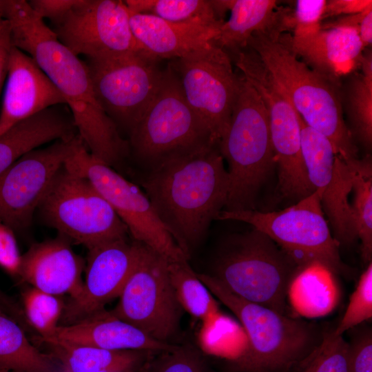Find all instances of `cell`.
<instances>
[{"label": "cell", "mask_w": 372, "mask_h": 372, "mask_svg": "<svg viewBox=\"0 0 372 372\" xmlns=\"http://www.w3.org/2000/svg\"><path fill=\"white\" fill-rule=\"evenodd\" d=\"M65 101L31 56L11 46L0 112V135L19 122Z\"/></svg>", "instance_id": "obj_19"}, {"label": "cell", "mask_w": 372, "mask_h": 372, "mask_svg": "<svg viewBox=\"0 0 372 372\" xmlns=\"http://www.w3.org/2000/svg\"><path fill=\"white\" fill-rule=\"evenodd\" d=\"M348 347L342 335L324 330L320 344L288 372H349Z\"/></svg>", "instance_id": "obj_35"}, {"label": "cell", "mask_w": 372, "mask_h": 372, "mask_svg": "<svg viewBox=\"0 0 372 372\" xmlns=\"http://www.w3.org/2000/svg\"><path fill=\"white\" fill-rule=\"evenodd\" d=\"M0 10L12 45L31 56L63 95L90 153L110 166L118 163L128 145L98 101L85 61L59 41L28 1L0 0Z\"/></svg>", "instance_id": "obj_1"}, {"label": "cell", "mask_w": 372, "mask_h": 372, "mask_svg": "<svg viewBox=\"0 0 372 372\" xmlns=\"http://www.w3.org/2000/svg\"><path fill=\"white\" fill-rule=\"evenodd\" d=\"M47 344L62 343L113 351H146L163 353L176 347L158 341L103 309L68 324H60Z\"/></svg>", "instance_id": "obj_22"}, {"label": "cell", "mask_w": 372, "mask_h": 372, "mask_svg": "<svg viewBox=\"0 0 372 372\" xmlns=\"http://www.w3.org/2000/svg\"><path fill=\"white\" fill-rule=\"evenodd\" d=\"M230 17L223 21L214 43L232 54L247 47L256 32L285 33L286 8L275 0H227Z\"/></svg>", "instance_id": "obj_25"}, {"label": "cell", "mask_w": 372, "mask_h": 372, "mask_svg": "<svg viewBox=\"0 0 372 372\" xmlns=\"http://www.w3.org/2000/svg\"><path fill=\"white\" fill-rule=\"evenodd\" d=\"M168 272L182 309L201 322L220 311L214 295L187 261L168 262Z\"/></svg>", "instance_id": "obj_32"}, {"label": "cell", "mask_w": 372, "mask_h": 372, "mask_svg": "<svg viewBox=\"0 0 372 372\" xmlns=\"http://www.w3.org/2000/svg\"><path fill=\"white\" fill-rule=\"evenodd\" d=\"M59 296L31 287L22 293L24 315L45 342L53 337L65 307Z\"/></svg>", "instance_id": "obj_34"}, {"label": "cell", "mask_w": 372, "mask_h": 372, "mask_svg": "<svg viewBox=\"0 0 372 372\" xmlns=\"http://www.w3.org/2000/svg\"><path fill=\"white\" fill-rule=\"evenodd\" d=\"M148 370V364L146 363L144 364V366L141 369V370L138 372H147Z\"/></svg>", "instance_id": "obj_47"}, {"label": "cell", "mask_w": 372, "mask_h": 372, "mask_svg": "<svg viewBox=\"0 0 372 372\" xmlns=\"http://www.w3.org/2000/svg\"><path fill=\"white\" fill-rule=\"evenodd\" d=\"M141 243L127 238L107 242L88 250L85 278L79 294L65 307L68 324L105 309L118 298L138 260Z\"/></svg>", "instance_id": "obj_18"}, {"label": "cell", "mask_w": 372, "mask_h": 372, "mask_svg": "<svg viewBox=\"0 0 372 372\" xmlns=\"http://www.w3.org/2000/svg\"><path fill=\"white\" fill-rule=\"evenodd\" d=\"M38 209L45 223L60 236L88 250L127 238L129 234L113 207L92 184L64 165Z\"/></svg>", "instance_id": "obj_8"}, {"label": "cell", "mask_w": 372, "mask_h": 372, "mask_svg": "<svg viewBox=\"0 0 372 372\" xmlns=\"http://www.w3.org/2000/svg\"><path fill=\"white\" fill-rule=\"evenodd\" d=\"M201 322L198 339L204 351L222 354L234 350L238 358L247 350L246 333L241 324L234 320L218 311Z\"/></svg>", "instance_id": "obj_33"}, {"label": "cell", "mask_w": 372, "mask_h": 372, "mask_svg": "<svg viewBox=\"0 0 372 372\" xmlns=\"http://www.w3.org/2000/svg\"><path fill=\"white\" fill-rule=\"evenodd\" d=\"M360 72L351 77L347 90L346 109L353 138L367 149L372 143V54L364 51Z\"/></svg>", "instance_id": "obj_29"}, {"label": "cell", "mask_w": 372, "mask_h": 372, "mask_svg": "<svg viewBox=\"0 0 372 372\" xmlns=\"http://www.w3.org/2000/svg\"><path fill=\"white\" fill-rule=\"evenodd\" d=\"M57 140L35 149L0 174V220L13 231L28 228L53 180L80 140Z\"/></svg>", "instance_id": "obj_16"}, {"label": "cell", "mask_w": 372, "mask_h": 372, "mask_svg": "<svg viewBox=\"0 0 372 372\" xmlns=\"http://www.w3.org/2000/svg\"><path fill=\"white\" fill-rule=\"evenodd\" d=\"M372 318V263L361 274L357 287L340 322L333 329L335 335L343 333Z\"/></svg>", "instance_id": "obj_36"}, {"label": "cell", "mask_w": 372, "mask_h": 372, "mask_svg": "<svg viewBox=\"0 0 372 372\" xmlns=\"http://www.w3.org/2000/svg\"><path fill=\"white\" fill-rule=\"evenodd\" d=\"M247 47L256 52L304 122L330 141L335 154L345 161L358 158L336 85L298 59L287 33L256 32Z\"/></svg>", "instance_id": "obj_3"}, {"label": "cell", "mask_w": 372, "mask_h": 372, "mask_svg": "<svg viewBox=\"0 0 372 372\" xmlns=\"http://www.w3.org/2000/svg\"><path fill=\"white\" fill-rule=\"evenodd\" d=\"M30 7L41 18H47L51 23L64 16L77 0H30Z\"/></svg>", "instance_id": "obj_41"}, {"label": "cell", "mask_w": 372, "mask_h": 372, "mask_svg": "<svg viewBox=\"0 0 372 372\" xmlns=\"http://www.w3.org/2000/svg\"><path fill=\"white\" fill-rule=\"evenodd\" d=\"M130 143L136 158L147 170L169 160L218 145L187 103L169 65L150 105L130 131Z\"/></svg>", "instance_id": "obj_7"}, {"label": "cell", "mask_w": 372, "mask_h": 372, "mask_svg": "<svg viewBox=\"0 0 372 372\" xmlns=\"http://www.w3.org/2000/svg\"><path fill=\"white\" fill-rule=\"evenodd\" d=\"M21 259L14 231L0 220V267L9 275L19 277Z\"/></svg>", "instance_id": "obj_40"}, {"label": "cell", "mask_w": 372, "mask_h": 372, "mask_svg": "<svg viewBox=\"0 0 372 372\" xmlns=\"http://www.w3.org/2000/svg\"><path fill=\"white\" fill-rule=\"evenodd\" d=\"M327 0H298L289 14L290 31L294 39L317 33L322 26Z\"/></svg>", "instance_id": "obj_38"}, {"label": "cell", "mask_w": 372, "mask_h": 372, "mask_svg": "<svg viewBox=\"0 0 372 372\" xmlns=\"http://www.w3.org/2000/svg\"><path fill=\"white\" fill-rule=\"evenodd\" d=\"M129 11L147 14L180 23L220 26L224 20L216 15L210 0H126Z\"/></svg>", "instance_id": "obj_31"}, {"label": "cell", "mask_w": 372, "mask_h": 372, "mask_svg": "<svg viewBox=\"0 0 372 372\" xmlns=\"http://www.w3.org/2000/svg\"><path fill=\"white\" fill-rule=\"evenodd\" d=\"M348 344V371L372 372L371 330H362Z\"/></svg>", "instance_id": "obj_39"}, {"label": "cell", "mask_w": 372, "mask_h": 372, "mask_svg": "<svg viewBox=\"0 0 372 372\" xmlns=\"http://www.w3.org/2000/svg\"><path fill=\"white\" fill-rule=\"evenodd\" d=\"M234 61L266 107L280 194L298 200L308 196L315 190L309 180L302 154L298 112L252 49L238 52Z\"/></svg>", "instance_id": "obj_11"}, {"label": "cell", "mask_w": 372, "mask_h": 372, "mask_svg": "<svg viewBox=\"0 0 372 372\" xmlns=\"http://www.w3.org/2000/svg\"><path fill=\"white\" fill-rule=\"evenodd\" d=\"M147 372H210L203 355L192 347H177L149 363Z\"/></svg>", "instance_id": "obj_37"}, {"label": "cell", "mask_w": 372, "mask_h": 372, "mask_svg": "<svg viewBox=\"0 0 372 372\" xmlns=\"http://www.w3.org/2000/svg\"><path fill=\"white\" fill-rule=\"evenodd\" d=\"M85 265L70 241L59 236L34 243L22 255L19 277L33 288L72 299L82 288Z\"/></svg>", "instance_id": "obj_20"}, {"label": "cell", "mask_w": 372, "mask_h": 372, "mask_svg": "<svg viewBox=\"0 0 372 372\" xmlns=\"http://www.w3.org/2000/svg\"><path fill=\"white\" fill-rule=\"evenodd\" d=\"M52 25L61 43L86 59L145 52L134 37L124 1L77 0Z\"/></svg>", "instance_id": "obj_15"}, {"label": "cell", "mask_w": 372, "mask_h": 372, "mask_svg": "<svg viewBox=\"0 0 372 372\" xmlns=\"http://www.w3.org/2000/svg\"><path fill=\"white\" fill-rule=\"evenodd\" d=\"M48 345L61 372H138L154 353L62 343Z\"/></svg>", "instance_id": "obj_27"}, {"label": "cell", "mask_w": 372, "mask_h": 372, "mask_svg": "<svg viewBox=\"0 0 372 372\" xmlns=\"http://www.w3.org/2000/svg\"><path fill=\"white\" fill-rule=\"evenodd\" d=\"M302 154L309 180L320 193L323 212L330 222L333 237L349 245L357 238L349 196L352 192L350 165L334 152L330 141L307 125L298 114Z\"/></svg>", "instance_id": "obj_17"}, {"label": "cell", "mask_w": 372, "mask_h": 372, "mask_svg": "<svg viewBox=\"0 0 372 372\" xmlns=\"http://www.w3.org/2000/svg\"><path fill=\"white\" fill-rule=\"evenodd\" d=\"M372 7L371 0L327 1L323 20L333 17L356 14Z\"/></svg>", "instance_id": "obj_42"}, {"label": "cell", "mask_w": 372, "mask_h": 372, "mask_svg": "<svg viewBox=\"0 0 372 372\" xmlns=\"http://www.w3.org/2000/svg\"><path fill=\"white\" fill-rule=\"evenodd\" d=\"M60 105L47 108L0 135V174L39 146L78 134L72 114Z\"/></svg>", "instance_id": "obj_24"}, {"label": "cell", "mask_w": 372, "mask_h": 372, "mask_svg": "<svg viewBox=\"0 0 372 372\" xmlns=\"http://www.w3.org/2000/svg\"><path fill=\"white\" fill-rule=\"evenodd\" d=\"M142 186L158 218L189 257L224 209L229 180L219 145L148 170Z\"/></svg>", "instance_id": "obj_2"}, {"label": "cell", "mask_w": 372, "mask_h": 372, "mask_svg": "<svg viewBox=\"0 0 372 372\" xmlns=\"http://www.w3.org/2000/svg\"><path fill=\"white\" fill-rule=\"evenodd\" d=\"M288 43L295 54L337 85L339 80L360 68L364 48L358 29L347 25H324L315 34L294 39L287 33Z\"/></svg>", "instance_id": "obj_21"}, {"label": "cell", "mask_w": 372, "mask_h": 372, "mask_svg": "<svg viewBox=\"0 0 372 372\" xmlns=\"http://www.w3.org/2000/svg\"><path fill=\"white\" fill-rule=\"evenodd\" d=\"M0 372H21V371H14V370H9V369H1V368H0Z\"/></svg>", "instance_id": "obj_48"}, {"label": "cell", "mask_w": 372, "mask_h": 372, "mask_svg": "<svg viewBox=\"0 0 372 372\" xmlns=\"http://www.w3.org/2000/svg\"><path fill=\"white\" fill-rule=\"evenodd\" d=\"M219 149L227 163L229 180L224 209H254L256 194L275 165L274 152L266 107L241 73L229 127Z\"/></svg>", "instance_id": "obj_6"}, {"label": "cell", "mask_w": 372, "mask_h": 372, "mask_svg": "<svg viewBox=\"0 0 372 372\" xmlns=\"http://www.w3.org/2000/svg\"><path fill=\"white\" fill-rule=\"evenodd\" d=\"M0 368L21 372H61L52 354L38 349L17 322L1 313Z\"/></svg>", "instance_id": "obj_28"}, {"label": "cell", "mask_w": 372, "mask_h": 372, "mask_svg": "<svg viewBox=\"0 0 372 372\" xmlns=\"http://www.w3.org/2000/svg\"><path fill=\"white\" fill-rule=\"evenodd\" d=\"M352 174L353 192L351 208L357 238L361 241L362 257L371 262L372 257V164L370 155L347 161Z\"/></svg>", "instance_id": "obj_30"}, {"label": "cell", "mask_w": 372, "mask_h": 372, "mask_svg": "<svg viewBox=\"0 0 372 372\" xmlns=\"http://www.w3.org/2000/svg\"><path fill=\"white\" fill-rule=\"evenodd\" d=\"M6 23H7V21L3 17L1 10H0V33L3 30Z\"/></svg>", "instance_id": "obj_46"}, {"label": "cell", "mask_w": 372, "mask_h": 372, "mask_svg": "<svg viewBox=\"0 0 372 372\" xmlns=\"http://www.w3.org/2000/svg\"><path fill=\"white\" fill-rule=\"evenodd\" d=\"M64 166L92 184L113 207L134 241L147 246L169 262L187 261L188 256L163 224L145 193L111 166L92 156L81 139Z\"/></svg>", "instance_id": "obj_10"}, {"label": "cell", "mask_w": 372, "mask_h": 372, "mask_svg": "<svg viewBox=\"0 0 372 372\" xmlns=\"http://www.w3.org/2000/svg\"><path fill=\"white\" fill-rule=\"evenodd\" d=\"M216 220L248 223L273 240L300 266L318 261L335 274L346 270L338 247L324 218L320 193L315 190L280 211L223 209Z\"/></svg>", "instance_id": "obj_9"}, {"label": "cell", "mask_w": 372, "mask_h": 372, "mask_svg": "<svg viewBox=\"0 0 372 372\" xmlns=\"http://www.w3.org/2000/svg\"><path fill=\"white\" fill-rule=\"evenodd\" d=\"M335 273L318 261L299 268L292 278L287 292L291 309L307 318L330 313L337 306L340 290Z\"/></svg>", "instance_id": "obj_26"}, {"label": "cell", "mask_w": 372, "mask_h": 372, "mask_svg": "<svg viewBox=\"0 0 372 372\" xmlns=\"http://www.w3.org/2000/svg\"><path fill=\"white\" fill-rule=\"evenodd\" d=\"M358 31L364 49L371 47L372 43V8L365 12L359 23Z\"/></svg>", "instance_id": "obj_44"}, {"label": "cell", "mask_w": 372, "mask_h": 372, "mask_svg": "<svg viewBox=\"0 0 372 372\" xmlns=\"http://www.w3.org/2000/svg\"><path fill=\"white\" fill-rule=\"evenodd\" d=\"M196 273L246 333L247 348L231 361L234 372H288L322 342L324 330L318 325L242 299L211 275Z\"/></svg>", "instance_id": "obj_4"}, {"label": "cell", "mask_w": 372, "mask_h": 372, "mask_svg": "<svg viewBox=\"0 0 372 372\" xmlns=\"http://www.w3.org/2000/svg\"><path fill=\"white\" fill-rule=\"evenodd\" d=\"M11 46L10 28L7 21L0 33V94L7 76L8 56Z\"/></svg>", "instance_id": "obj_43"}, {"label": "cell", "mask_w": 372, "mask_h": 372, "mask_svg": "<svg viewBox=\"0 0 372 372\" xmlns=\"http://www.w3.org/2000/svg\"><path fill=\"white\" fill-rule=\"evenodd\" d=\"M169 65L176 74L184 96L218 144L231 119L239 74L231 57L213 43Z\"/></svg>", "instance_id": "obj_14"}, {"label": "cell", "mask_w": 372, "mask_h": 372, "mask_svg": "<svg viewBox=\"0 0 372 372\" xmlns=\"http://www.w3.org/2000/svg\"><path fill=\"white\" fill-rule=\"evenodd\" d=\"M300 267L273 240L253 228L223 242L209 275L238 297L289 315L288 288Z\"/></svg>", "instance_id": "obj_5"}, {"label": "cell", "mask_w": 372, "mask_h": 372, "mask_svg": "<svg viewBox=\"0 0 372 372\" xmlns=\"http://www.w3.org/2000/svg\"><path fill=\"white\" fill-rule=\"evenodd\" d=\"M145 52L86 59L95 95L114 121L130 131L150 105L164 70Z\"/></svg>", "instance_id": "obj_13"}, {"label": "cell", "mask_w": 372, "mask_h": 372, "mask_svg": "<svg viewBox=\"0 0 372 372\" xmlns=\"http://www.w3.org/2000/svg\"><path fill=\"white\" fill-rule=\"evenodd\" d=\"M168 260L141 243L140 254L111 312L163 342L176 332L182 309L172 288Z\"/></svg>", "instance_id": "obj_12"}, {"label": "cell", "mask_w": 372, "mask_h": 372, "mask_svg": "<svg viewBox=\"0 0 372 372\" xmlns=\"http://www.w3.org/2000/svg\"><path fill=\"white\" fill-rule=\"evenodd\" d=\"M129 13L135 39L156 59H180L207 47L213 43L220 26L173 23L151 14Z\"/></svg>", "instance_id": "obj_23"}, {"label": "cell", "mask_w": 372, "mask_h": 372, "mask_svg": "<svg viewBox=\"0 0 372 372\" xmlns=\"http://www.w3.org/2000/svg\"><path fill=\"white\" fill-rule=\"evenodd\" d=\"M0 313L12 318L20 316L19 309L15 304L0 289Z\"/></svg>", "instance_id": "obj_45"}]
</instances>
